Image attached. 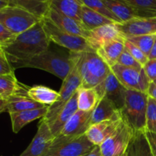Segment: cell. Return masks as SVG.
I'll return each mask as SVG.
<instances>
[{"mask_svg":"<svg viewBox=\"0 0 156 156\" xmlns=\"http://www.w3.org/2000/svg\"><path fill=\"white\" fill-rule=\"evenodd\" d=\"M81 22L83 24L89 31L108 24H114L113 21L101 15L99 12L89 9L87 6H82V12H81ZM117 24V23H116Z\"/></svg>","mask_w":156,"mask_h":156,"instance_id":"obj_29","label":"cell"},{"mask_svg":"<svg viewBox=\"0 0 156 156\" xmlns=\"http://www.w3.org/2000/svg\"><path fill=\"white\" fill-rule=\"evenodd\" d=\"M123 156H124V155H123Z\"/></svg>","mask_w":156,"mask_h":156,"instance_id":"obj_48","label":"cell"},{"mask_svg":"<svg viewBox=\"0 0 156 156\" xmlns=\"http://www.w3.org/2000/svg\"><path fill=\"white\" fill-rule=\"evenodd\" d=\"M146 93L149 98L156 101V85L154 82H151Z\"/></svg>","mask_w":156,"mask_h":156,"instance_id":"obj_41","label":"cell"},{"mask_svg":"<svg viewBox=\"0 0 156 156\" xmlns=\"http://www.w3.org/2000/svg\"><path fill=\"white\" fill-rule=\"evenodd\" d=\"M70 56L79 69L82 78L81 88H95L106 79L111 72V67L96 52H71Z\"/></svg>","mask_w":156,"mask_h":156,"instance_id":"obj_2","label":"cell"},{"mask_svg":"<svg viewBox=\"0 0 156 156\" xmlns=\"http://www.w3.org/2000/svg\"><path fill=\"white\" fill-rule=\"evenodd\" d=\"M122 118L120 110L106 98H102L92 111L91 118V125L108 120Z\"/></svg>","mask_w":156,"mask_h":156,"instance_id":"obj_21","label":"cell"},{"mask_svg":"<svg viewBox=\"0 0 156 156\" xmlns=\"http://www.w3.org/2000/svg\"><path fill=\"white\" fill-rule=\"evenodd\" d=\"M124 36L119 37L102 46L97 50L96 53L111 67L117 63L119 57L124 50Z\"/></svg>","mask_w":156,"mask_h":156,"instance_id":"obj_19","label":"cell"},{"mask_svg":"<svg viewBox=\"0 0 156 156\" xmlns=\"http://www.w3.org/2000/svg\"><path fill=\"white\" fill-rule=\"evenodd\" d=\"M78 91L73 94L70 100L59 111L53 120L48 123L53 136L56 137L60 133L62 128L78 111Z\"/></svg>","mask_w":156,"mask_h":156,"instance_id":"obj_18","label":"cell"},{"mask_svg":"<svg viewBox=\"0 0 156 156\" xmlns=\"http://www.w3.org/2000/svg\"><path fill=\"white\" fill-rule=\"evenodd\" d=\"M30 12L15 6H7L0 10V23L15 34H19L41 21Z\"/></svg>","mask_w":156,"mask_h":156,"instance_id":"obj_8","label":"cell"},{"mask_svg":"<svg viewBox=\"0 0 156 156\" xmlns=\"http://www.w3.org/2000/svg\"><path fill=\"white\" fill-rule=\"evenodd\" d=\"M143 68L150 82L155 81L156 79V59H149Z\"/></svg>","mask_w":156,"mask_h":156,"instance_id":"obj_39","label":"cell"},{"mask_svg":"<svg viewBox=\"0 0 156 156\" xmlns=\"http://www.w3.org/2000/svg\"><path fill=\"white\" fill-rule=\"evenodd\" d=\"M145 134H146V139H147L152 153L154 156H156V133L146 130Z\"/></svg>","mask_w":156,"mask_h":156,"instance_id":"obj_40","label":"cell"},{"mask_svg":"<svg viewBox=\"0 0 156 156\" xmlns=\"http://www.w3.org/2000/svg\"><path fill=\"white\" fill-rule=\"evenodd\" d=\"M52 133L48 123L42 119L38 125L37 132L27 149L20 156H43L46 154L53 141Z\"/></svg>","mask_w":156,"mask_h":156,"instance_id":"obj_12","label":"cell"},{"mask_svg":"<svg viewBox=\"0 0 156 156\" xmlns=\"http://www.w3.org/2000/svg\"><path fill=\"white\" fill-rule=\"evenodd\" d=\"M15 75V69L11 65L5 53L0 48V76Z\"/></svg>","mask_w":156,"mask_h":156,"instance_id":"obj_38","label":"cell"},{"mask_svg":"<svg viewBox=\"0 0 156 156\" xmlns=\"http://www.w3.org/2000/svg\"><path fill=\"white\" fill-rule=\"evenodd\" d=\"M27 95L37 103L51 106L57 101L59 93L44 85H34L27 88Z\"/></svg>","mask_w":156,"mask_h":156,"instance_id":"obj_25","label":"cell"},{"mask_svg":"<svg viewBox=\"0 0 156 156\" xmlns=\"http://www.w3.org/2000/svg\"><path fill=\"white\" fill-rule=\"evenodd\" d=\"M50 43L41 20L33 27L17 35L10 44L2 47V50L13 67L18 62L30 59L47 50Z\"/></svg>","mask_w":156,"mask_h":156,"instance_id":"obj_1","label":"cell"},{"mask_svg":"<svg viewBox=\"0 0 156 156\" xmlns=\"http://www.w3.org/2000/svg\"><path fill=\"white\" fill-rule=\"evenodd\" d=\"M49 4L59 13L81 21L82 5L79 0H50Z\"/></svg>","mask_w":156,"mask_h":156,"instance_id":"obj_28","label":"cell"},{"mask_svg":"<svg viewBox=\"0 0 156 156\" xmlns=\"http://www.w3.org/2000/svg\"><path fill=\"white\" fill-rule=\"evenodd\" d=\"M74 66V62L70 56L59 55L47 50L30 59L18 62L13 66L14 69L23 67L34 68L48 72L59 79H66Z\"/></svg>","mask_w":156,"mask_h":156,"instance_id":"obj_3","label":"cell"},{"mask_svg":"<svg viewBox=\"0 0 156 156\" xmlns=\"http://www.w3.org/2000/svg\"><path fill=\"white\" fill-rule=\"evenodd\" d=\"M117 25L124 37L156 35V17L136 18Z\"/></svg>","mask_w":156,"mask_h":156,"instance_id":"obj_13","label":"cell"},{"mask_svg":"<svg viewBox=\"0 0 156 156\" xmlns=\"http://www.w3.org/2000/svg\"><path fill=\"white\" fill-rule=\"evenodd\" d=\"M123 118L108 120L92 124L85 135L94 146H101L119 127Z\"/></svg>","mask_w":156,"mask_h":156,"instance_id":"obj_16","label":"cell"},{"mask_svg":"<svg viewBox=\"0 0 156 156\" xmlns=\"http://www.w3.org/2000/svg\"><path fill=\"white\" fill-rule=\"evenodd\" d=\"M9 5L21 8L39 19H42L47 15L50 4L44 0H8Z\"/></svg>","mask_w":156,"mask_h":156,"instance_id":"obj_26","label":"cell"},{"mask_svg":"<svg viewBox=\"0 0 156 156\" xmlns=\"http://www.w3.org/2000/svg\"><path fill=\"white\" fill-rule=\"evenodd\" d=\"M124 156H154L145 131H133L130 141L125 151Z\"/></svg>","mask_w":156,"mask_h":156,"instance_id":"obj_22","label":"cell"},{"mask_svg":"<svg viewBox=\"0 0 156 156\" xmlns=\"http://www.w3.org/2000/svg\"><path fill=\"white\" fill-rule=\"evenodd\" d=\"M139 12L140 18L156 17V0H123Z\"/></svg>","mask_w":156,"mask_h":156,"instance_id":"obj_31","label":"cell"},{"mask_svg":"<svg viewBox=\"0 0 156 156\" xmlns=\"http://www.w3.org/2000/svg\"><path fill=\"white\" fill-rule=\"evenodd\" d=\"M84 156H86V155H84Z\"/></svg>","mask_w":156,"mask_h":156,"instance_id":"obj_49","label":"cell"},{"mask_svg":"<svg viewBox=\"0 0 156 156\" xmlns=\"http://www.w3.org/2000/svg\"><path fill=\"white\" fill-rule=\"evenodd\" d=\"M47 107L32 100L27 94H16L8 99L5 112L11 113L20 112L27 110L39 109Z\"/></svg>","mask_w":156,"mask_h":156,"instance_id":"obj_27","label":"cell"},{"mask_svg":"<svg viewBox=\"0 0 156 156\" xmlns=\"http://www.w3.org/2000/svg\"><path fill=\"white\" fill-rule=\"evenodd\" d=\"M7 104H8V99H5V98H0V114L2 112H5Z\"/></svg>","mask_w":156,"mask_h":156,"instance_id":"obj_43","label":"cell"},{"mask_svg":"<svg viewBox=\"0 0 156 156\" xmlns=\"http://www.w3.org/2000/svg\"><path fill=\"white\" fill-rule=\"evenodd\" d=\"M100 100V96L94 88H80L78 90V109L79 111H93Z\"/></svg>","mask_w":156,"mask_h":156,"instance_id":"obj_30","label":"cell"},{"mask_svg":"<svg viewBox=\"0 0 156 156\" xmlns=\"http://www.w3.org/2000/svg\"><path fill=\"white\" fill-rule=\"evenodd\" d=\"M0 98H1V97H0Z\"/></svg>","mask_w":156,"mask_h":156,"instance_id":"obj_51","label":"cell"},{"mask_svg":"<svg viewBox=\"0 0 156 156\" xmlns=\"http://www.w3.org/2000/svg\"><path fill=\"white\" fill-rule=\"evenodd\" d=\"M146 130L156 133V101L149 97L148 98Z\"/></svg>","mask_w":156,"mask_h":156,"instance_id":"obj_34","label":"cell"},{"mask_svg":"<svg viewBox=\"0 0 156 156\" xmlns=\"http://www.w3.org/2000/svg\"><path fill=\"white\" fill-rule=\"evenodd\" d=\"M91 114L92 111L85 112L78 110L64 126L59 135L76 138L85 134L91 126Z\"/></svg>","mask_w":156,"mask_h":156,"instance_id":"obj_15","label":"cell"},{"mask_svg":"<svg viewBox=\"0 0 156 156\" xmlns=\"http://www.w3.org/2000/svg\"><path fill=\"white\" fill-rule=\"evenodd\" d=\"M9 6V1L8 0H0V10L4 8Z\"/></svg>","mask_w":156,"mask_h":156,"instance_id":"obj_45","label":"cell"},{"mask_svg":"<svg viewBox=\"0 0 156 156\" xmlns=\"http://www.w3.org/2000/svg\"><path fill=\"white\" fill-rule=\"evenodd\" d=\"M133 134L132 128L123 120L117 130L100 146L102 156H123Z\"/></svg>","mask_w":156,"mask_h":156,"instance_id":"obj_10","label":"cell"},{"mask_svg":"<svg viewBox=\"0 0 156 156\" xmlns=\"http://www.w3.org/2000/svg\"><path fill=\"white\" fill-rule=\"evenodd\" d=\"M111 13L120 22H126L136 18H140L139 12L123 0H102Z\"/></svg>","mask_w":156,"mask_h":156,"instance_id":"obj_23","label":"cell"},{"mask_svg":"<svg viewBox=\"0 0 156 156\" xmlns=\"http://www.w3.org/2000/svg\"><path fill=\"white\" fill-rule=\"evenodd\" d=\"M41 24L50 42L67 48L73 53L96 52L85 38L72 34L59 28L47 17L41 19Z\"/></svg>","mask_w":156,"mask_h":156,"instance_id":"obj_5","label":"cell"},{"mask_svg":"<svg viewBox=\"0 0 156 156\" xmlns=\"http://www.w3.org/2000/svg\"><path fill=\"white\" fill-rule=\"evenodd\" d=\"M27 88L17 80L15 75L0 76V97L9 99L16 94H27Z\"/></svg>","mask_w":156,"mask_h":156,"instance_id":"obj_24","label":"cell"},{"mask_svg":"<svg viewBox=\"0 0 156 156\" xmlns=\"http://www.w3.org/2000/svg\"><path fill=\"white\" fill-rule=\"evenodd\" d=\"M79 1L80 2L82 5H85L89 8V9L94 10L95 12H99L101 15H105V17L111 19L114 22L117 23V24L121 23L118 18H116L111 13V11L107 8V6L105 5V4L103 2L102 0H79Z\"/></svg>","mask_w":156,"mask_h":156,"instance_id":"obj_33","label":"cell"},{"mask_svg":"<svg viewBox=\"0 0 156 156\" xmlns=\"http://www.w3.org/2000/svg\"><path fill=\"white\" fill-rule=\"evenodd\" d=\"M154 82V83H155V85H156V79H155V81H153V82Z\"/></svg>","mask_w":156,"mask_h":156,"instance_id":"obj_46","label":"cell"},{"mask_svg":"<svg viewBox=\"0 0 156 156\" xmlns=\"http://www.w3.org/2000/svg\"><path fill=\"white\" fill-rule=\"evenodd\" d=\"M48 107L9 114L12 121V131L15 133H18L24 126L28 123L37 119L44 118L48 111Z\"/></svg>","mask_w":156,"mask_h":156,"instance_id":"obj_20","label":"cell"},{"mask_svg":"<svg viewBox=\"0 0 156 156\" xmlns=\"http://www.w3.org/2000/svg\"><path fill=\"white\" fill-rule=\"evenodd\" d=\"M124 45L125 49L135 58L136 60L138 61L143 66H144L146 62L149 61V57L139 47H137L133 44L129 42L126 38H125Z\"/></svg>","mask_w":156,"mask_h":156,"instance_id":"obj_35","label":"cell"},{"mask_svg":"<svg viewBox=\"0 0 156 156\" xmlns=\"http://www.w3.org/2000/svg\"><path fill=\"white\" fill-rule=\"evenodd\" d=\"M148 98L147 93L134 90L126 91L120 114L123 120L133 131H146Z\"/></svg>","mask_w":156,"mask_h":156,"instance_id":"obj_4","label":"cell"},{"mask_svg":"<svg viewBox=\"0 0 156 156\" xmlns=\"http://www.w3.org/2000/svg\"><path fill=\"white\" fill-rule=\"evenodd\" d=\"M117 63L123 66L136 69H143V66L138 61L136 60L135 58L126 49H124L122 54L120 55Z\"/></svg>","mask_w":156,"mask_h":156,"instance_id":"obj_36","label":"cell"},{"mask_svg":"<svg viewBox=\"0 0 156 156\" xmlns=\"http://www.w3.org/2000/svg\"><path fill=\"white\" fill-rule=\"evenodd\" d=\"M73 62H74V66H73V69L62 82V87L59 91V99L56 103L48 107L47 114L44 118H42L47 123H50L53 120V118L56 117L59 111L63 108L64 105L70 100L73 94L82 86V78H81L79 69H78L76 62L74 60Z\"/></svg>","mask_w":156,"mask_h":156,"instance_id":"obj_7","label":"cell"},{"mask_svg":"<svg viewBox=\"0 0 156 156\" xmlns=\"http://www.w3.org/2000/svg\"><path fill=\"white\" fill-rule=\"evenodd\" d=\"M85 134L76 138L58 135L46 154L43 156H84L94 147Z\"/></svg>","mask_w":156,"mask_h":156,"instance_id":"obj_6","label":"cell"},{"mask_svg":"<svg viewBox=\"0 0 156 156\" xmlns=\"http://www.w3.org/2000/svg\"><path fill=\"white\" fill-rule=\"evenodd\" d=\"M123 36L117 24H108L91 30L87 37L88 44L95 51L109 41Z\"/></svg>","mask_w":156,"mask_h":156,"instance_id":"obj_17","label":"cell"},{"mask_svg":"<svg viewBox=\"0 0 156 156\" xmlns=\"http://www.w3.org/2000/svg\"><path fill=\"white\" fill-rule=\"evenodd\" d=\"M17 34H14L2 24L0 23V47H5L10 44L16 37Z\"/></svg>","mask_w":156,"mask_h":156,"instance_id":"obj_37","label":"cell"},{"mask_svg":"<svg viewBox=\"0 0 156 156\" xmlns=\"http://www.w3.org/2000/svg\"><path fill=\"white\" fill-rule=\"evenodd\" d=\"M156 59V37L155 40V43H154V45L152 47V50H151V53L149 56V59Z\"/></svg>","mask_w":156,"mask_h":156,"instance_id":"obj_44","label":"cell"},{"mask_svg":"<svg viewBox=\"0 0 156 156\" xmlns=\"http://www.w3.org/2000/svg\"><path fill=\"white\" fill-rule=\"evenodd\" d=\"M86 156H102L101 152L100 146H95L94 149L91 151Z\"/></svg>","mask_w":156,"mask_h":156,"instance_id":"obj_42","label":"cell"},{"mask_svg":"<svg viewBox=\"0 0 156 156\" xmlns=\"http://www.w3.org/2000/svg\"><path fill=\"white\" fill-rule=\"evenodd\" d=\"M44 1H46V2H49L50 0H44Z\"/></svg>","mask_w":156,"mask_h":156,"instance_id":"obj_47","label":"cell"},{"mask_svg":"<svg viewBox=\"0 0 156 156\" xmlns=\"http://www.w3.org/2000/svg\"><path fill=\"white\" fill-rule=\"evenodd\" d=\"M111 70L126 89L147 92L151 82L144 68L142 69H136L116 63L111 66Z\"/></svg>","mask_w":156,"mask_h":156,"instance_id":"obj_9","label":"cell"},{"mask_svg":"<svg viewBox=\"0 0 156 156\" xmlns=\"http://www.w3.org/2000/svg\"><path fill=\"white\" fill-rule=\"evenodd\" d=\"M0 48H1V47H0Z\"/></svg>","mask_w":156,"mask_h":156,"instance_id":"obj_50","label":"cell"},{"mask_svg":"<svg viewBox=\"0 0 156 156\" xmlns=\"http://www.w3.org/2000/svg\"><path fill=\"white\" fill-rule=\"evenodd\" d=\"M94 88L101 99L104 97L108 98L120 111L124 105L127 89L119 82L111 70L106 79Z\"/></svg>","mask_w":156,"mask_h":156,"instance_id":"obj_11","label":"cell"},{"mask_svg":"<svg viewBox=\"0 0 156 156\" xmlns=\"http://www.w3.org/2000/svg\"><path fill=\"white\" fill-rule=\"evenodd\" d=\"M45 17L48 18L59 28L72 34L82 37L85 39H87L89 35L90 31L87 30L86 27L81 21L62 15L53 8L50 7V9Z\"/></svg>","mask_w":156,"mask_h":156,"instance_id":"obj_14","label":"cell"},{"mask_svg":"<svg viewBox=\"0 0 156 156\" xmlns=\"http://www.w3.org/2000/svg\"><path fill=\"white\" fill-rule=\"evenodd\" d=\"M124 37L139 47L149 57L155 43L156 35H140V36H128Z\"/></svg>","mask_w":156,"mask_h":156,"instance_id":"obj_32","label":"cell"}]
</instances>
